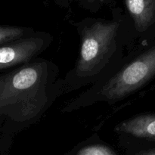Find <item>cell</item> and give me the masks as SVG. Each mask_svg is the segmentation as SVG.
<instances>
[{
	"instance_id": "obj_8",
	"label": "cell",
	"mask_w": 155,
	"mask_h": 155,
	"mask_svg": "<svg viewBox=\"0 0 155 155\" xmlns=\"http://www.w3.org/2000/svg\"><path fill=\"white\" fill-rule=\"evenodd\" d=\"M77 155H117L108 146L102 144H94L84 146L77 151Z\"/></svg>"
},
{
	"instance_id": "obj_10",
	"label": "cell",
	"mask_w": 155,
	"mask_h": 155,
	"mask_svg": "<svg viewBox=\"0 0 155 155\" xmlns=\"http://www.w3.org/2000/svg\"><path fill=\"white\" fill-rule=\"evenodd\" d=\"M134 155H155V149L142 150L136 152Z\"/></svg>"
},
{
	"instance_id": "obj_5",
	"label": "cell",
	"mask_w": 155,
	"mask_h": 155,
	"mask_svg": "<svg viewBox=\"0 0 155 155\" xmlns=\"http://www.w3.org/2000/svg\"><path fill=\"white\" fill-rule=\"evenodd\" d=\"M137 38L145 37L155 25V0H124Z\"/></svg>"
},
{
	"instance_id": "obj_7",
	"label": "cell",
	"mask_w": 155,
	"mask_h": 155,
	"mask_svg": "<svg viewBox=\"0 0 155 155\" xmlns=\"http://www.w3.org/2000/svg\"><path fill=\"white\" fill-rule=\"evenodd\" d=\"M35 32L31 27L0 26V46L30 36Z\"/></svg>"
},
{
	"instance_id": "obj_3",
	"label": "cell",
	"mask_w": 155,
	"mask_h": 155,
	"mask_svg": "<svg viewBox=\"0 0 155 155\" xmlns=\"http://www.w3.org/2000/svg\"><path fill=\"white\" fill-rule=\"evenodd\" d=\"M155 79V39L146 48L132 51L106 78L68 101L61 113H69L96 103L113 105L148 86Z\"/></svg>"
},
{
	"instance_id": "obj_1",
	"label": "cell",
	"mask_w": 155,
	"mask_h": 155,
	"mask_svg": "<svg viewBox=\"0 0 155 155\" xmlns=\"http://www.w3.org/2000/svg\"><path fill=\"white\" fill-rule=\"evenodd\" d=\"M80 48L74 68L63 79L64 93L99 83L127 58L125 50L138 39L128 15L112 9V18H87L75 24Z\"/></svg>"
},
{
	"instance_id": "obj_9",
	"label": "cell",
	"mask_w": 155,
	"mask_h": 155,
	"mask_svg": "<svg viewBox=\"0 0 155 155\" xmlns=\"http://www.w3.org/2000/svg\"><path fill=\"white\" fill-rule=\"evenodd\" d=\"M84 4L87 8L92 12H97L101 5H108L112 7V0H85Z\"/></svg>"
},
{
	"instance_id": "obj_6",
	"label": "cell",
	"mask_w": 155,
	"mask_h": 155,
	"mask_svg": "<svg viewBox=\"0 0 155 155\" xmlns=\"http://www.w3.org/2000/svg\"><path fill=\"white\" fill-rule=\"evenodd\" d=\"M117 133L137 139L155 141V113L136 115L122 121L115 127Z\"/></svg>"
},
{
	"instance_id": "obj_2",
	"label": "cell",
	"mask_w": 155,
	"mask_h": 155,
	"mask_svg": "<svg viewBox=\"0 0 155 155\" xmlns=\"http://www.w3.org/2000/svg\"><path fill=\"white\" fill-rule=\"evenodd\" d=\"M60 69L36 58L0 75V128L20 130L39 122L64 95Z\"/></svg>"
},
{
	"instance_id": "obj_4",
	"label": "cell",
	"mask_w": 155,
	"mask_h": 155,
	"mask_svg": "<svg viewBox=\"0 0 155 155\" xmlns=\"http://www.w3.org/2000/svg\"><path fill=\"white\" fill-rule=\"evenodd\" d=\"M53 41L50 33L36 31L30 36L0 46V71L32 61L45 51Z\"/></svg>"
}]
</instances>
